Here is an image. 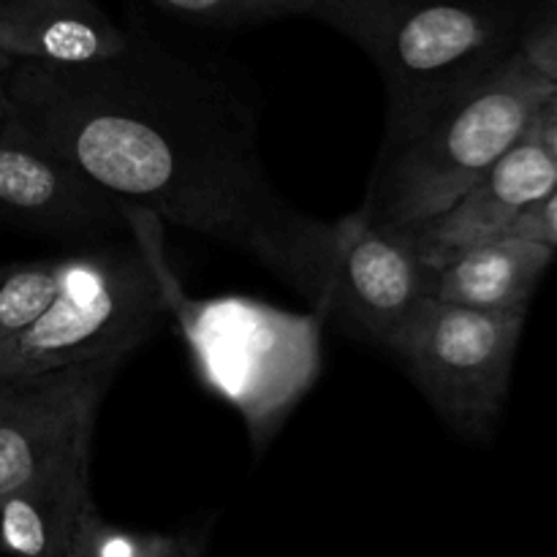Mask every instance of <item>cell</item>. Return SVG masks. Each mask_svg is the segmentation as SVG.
<instances>
[{
	"label": "cell",
	"instance_id": "ac0fdd59",
	"mask_svg": "<svg viewBox=\"0 0 557 557\" xmlns=\"http://www.w3.org/2000/svg\"><path fill=\"white\" fill-rule=\"evenodd\" d=\"M509 234L536 239V243H544L557 250V183L536 201V205H531L520 218H517V223L511 226Z\"/></svg>",
	"mask_w": 557,
	"mask_h": 557
},
{
	"label": "cell",
	"instance_id": "7a4b0ae2",
	"mask_svg": "<svg viewBox=\"0 0 557 557\" xmlns=\"http://www.w3.org/2000/svg\"><path fill=\"white\" fill-rule=\"evenodd\" d=\"M531 9L517 0H315L310 16L379 69L386 152L511 58Z\"/></svg>",
	"mask_w": 557,
	"mask_h": 557
},
{
	"label": "cell",
	"instance_id": "277c9868",
	"mask_svg": "<svg viewBox=\"0 0 557 557\" xmlns=\"http://www.w3.org/2000/svg\"><path fill=\"white\" fill-rule=\"evenodd\" d=\"M555 90L517 49L417 136L379 152L359 212L392 228L444 212L531 128Z\"/></svg>",
	"mask_w": 557,
	"mask_h": 557
},
{
	"label": "cell",
	"instance_id": "e0dca14e",
	"mask_svg": "<svg viewBox=\"0 0 557 557\" xmlns=\"http://www.w3.org/2000/svg\"><path fill=\"white\" fill-rule=\"evenodd\" d=\"M520 52L557 87V0L533 5L522 27Z\"/></svg>",
	"mask_w": 557,
	"mask_h": 557
},
{
	"label": "cell",
	"instance_id": "3957f363",
	"mask_svg": "<svg viewBox=\"0 0 557 557\" xmlns=\"http://www.w3.org/2000/svg\"><path fill=\"white\" fill-rule=\"evenodd\" d=\"M134 243L87 245L65 256L52 302L0 341V386L109 354H134L169 313L163 292L166 223L125 205Z\"/></svg>",
	"mask_w": 557,
	"mask_h": 557
},
{
	"label": "cell",
	"instance_id": "d6986e66",
	"mask_svg": "<svg viewBox=\"0 0 557 557\" xmlns=\"http://www.w3.org/2000/svg\"><path fill=\"white\" fill-rule=\"evenodd\" d=\"M531 125L539 134V139L544 141V147L553 152V158L557 161V90L547 98V103L539 109V114L533 117Z\"/></svg>",
	"mask_w": 557,
	"mask_h": 557
},
{
	"label": "cell",
	"instance_id": "30bf717a",
	"mask_svg": "<svg viewBox=\"0 0 557 557\" xmlns=\"http://www.w3.org/2000/svg\"><path fill=\"white\" fill-rule=\"evenodd\" d=\"M555 183L557 161L531 125L455 205L403 232L430 267H441L460 250L509 234Z\"/></svg>",
	"mask_w": 557,
	"mask_h": 557
},
{
	"label": "cell",
	"instance_id": "9c48e42d",
	"mask_svg": "<svg viewBox=\"0 0 557 557\" xmlns=\"http://www.w3.org/2000/svg\"><path fill=\"white\" fill-rule=\"evenodd\" d=\"M125 205L69 161L0 136V221L49 237H109L128 232Z\"/></svg>",
	"mask_w": 557,
	"mask_h": 557
},
{
	"label": "cell",
	"instance_id": "2e32d148",
	"mask_svg": "<svg viewBox=\"0 0 557 557\" xmlns=\"http://www.w3.org/2000/svg\"><path fill=\"white\" fill-rule=\"evenodd\" d=\"M163 14L199 25H259V22L310 16L315 0H147Z\"/></svg>",
	"mask_w": 557,
	"mask_h": 557
},
{
	"label": "cell",
	"instance_id": "8fae6325",
	"mask_svg": "<svg viewBox=\"0 0 557 557\" xmlns=\"http://www.w3.org/2000/svg\"><path fill=\"white\" fill-rule=\"evenodd\" d=\"M125 41L128 30L98 0H0V52L11 60L87 65Z\"/></svg>",
	"mask_w": 557,
	"mask_h": 557
},
{
	"label": "cell",
	"instance_id": "7402d4cb",
	"mask_svg": "<svg viewBox=\"0 0 557 557\" xmlns=\"http://www.w3.org/2000/svg\"><path fill=\"white\" fill-rule=\"evenodd\" d=\"M0 123H3V90H0Z\"/></svg>",
	"mask_w": 557,
	"mask_h": 557
},
{
	"label": "cell",
	"instance_id": "8992f818",
	"mask_svg": "<svg viewBox=\"0 0 557 557\" xmlns=\"http://www.w3.org/2000/svg\"><path fill=\"white\" fill-rule=\"evenodd\" d=\"M528 313H498L430 297L397 346L406 373L446 428L490 438L509 395Z\"/></svg>",
	"mask_w": 557,
	"mask_h": 557
},
{
	"label": "cell",
	"instance_id": "52a82bcc",
	"mask_svg": "<svg viewBox=\"0 0 557 557\" xmlns=\"http://www.w3.org/2000/svg\"><path fill=\"white\" fill-rule=\"evenodd\" d=\"M131 354H109L0 386V495L92 444L96 417Z\"/></svg>",
	"mask_w": 557,
	"mask_h": 557
},
{
	"label": "cell",
	"instance_id": "6da1fadb",
	"mask_svg": "<svg viewBox=\"0 0 557 557\" xmlns=\"http://www.w3.org/2000/svg\"><path fill=\"white\" fill-rule=\"evenodd\" d=\"M125 30V47L98 63L14 60L0 82V136L63 158L166 226L250 256L332 315L335 223L270 183L256 109L207 60Z\"/></svg>",
	"mask_w": 557,
	"mask_h": 557
},
{
	"label": "cell",
	"instance_id": "7c38bea8",
	"mask_svg": "<svg viewBox=\"0 0 557 557\" xmlns=\"http://www.w3.org/2000/svg\"><path fill=\"white\" fill-rule=\"evenodd\" d=\"M90 506L87 444L0 495V547L33 557H69L76 525Z\"/></svg>",
	"mask_w": 557,
	"mask_h": 557
},
{
	"label": "cell",
	"instance_id": "9a60e30c",
	"mask_svg": "<svg viewBox=\"0 0 557 557\" xmlns=\"http://www.w3.org/2000/svg\"><path fill=\"white\" fill-rule=\"evenodd\" d=\"M65 275V256L0 264V341L25 330L54 299Z\"/></svg>",
	"mask_w": 557,
	"mask_h": 557
},
{
	"label": "cell",
	"instance_id": "5b68a950",
	"mask_svg": "<svg viewBox=\"0 0 557 557\" xmlns=\"http://www.w3.org/2000/svg\"><path fill=\"white\" fill-rule=\"evenodd\" d=\"M163 292L201 379L245 413L253 441L264 444L319 370V324L248 299L194 302L169 261Z\"/></svg>",
	"mask_w": 557,
	"mask_h": 557
},
{
	"label": "cell",
	"instance_id": "4fadbf2b",
	"mask_svg": "<svg viewBox=\"0 0 557 557\" xmlns=\"http://www.w3.org/2000/svg\"><path fill=\"white\" fill-rule=\"evenodd\" d=\"M555 248L536 239L504 234L460 250L435 267L433 292L438 302L498 313H528L544 272L553 267Z\"/></svg>",
	"mask_w": 557,
	"mask_h": 557
},
{
	"label": "cell",
	"instance_id": "ffe728a7",
	"mask_svg": "<svg viewBox=\"0 0 557 557\" xmlns=\"http://www.w3.org/2000/svg\"><path fill=\"white\" fill-rule=\"evenodd\" d=\"M11 63H14V60H11V58H9V54H3V52H0V82H3V76H5V74H9Z\"/></svg>",
	"mask_w": 557,
	"mask_h": 557
},
{
	"label": "cell",
	"instance_id": "5bb4252c",
	"mask_svg": "<svg viewBox=\"0 0 557 557\" xmlns=\"http://www.w3.org/2000/svg\"><path fill=\"white\" fill-rule=\"evenodd\" d=\"M205 553V533L120 528L103 520L96 504L85 511L69 547V557H201Z\"/></svg>",
	"mask_w": 557,
	"mask_h": 557
},
{
	"label": "cell",
	"instance_id": "ba28073f",
	"mask_svg": "<svg viewBox=\"0 0 557 557\" xmlns=\"http://www.w3.org/2000/svg\"><path fill=\"white\" fill-rule=\"evenodd\" d=\"M332 315L392 354L433 292V272L403 228L379 226L359 210L335 223Z\"/></svg>",
	"mask_w": 557,
	"mask_h": 557
},
{
	"label": "cell",
	"instance_id": "44dd1931",
	"mask_svg": "<svg viewBox=\"0 0 557 557\" xmlns=\"http://www.w3.org/2000/svg\"><path fill=\"white\" fill-rule=\"evenodd\" d=\"M517 3H528V5H536V3H544V0H517Z\"/></svg>",
	"mask_w": 557,
	"mask_h": 557
}]
</instances>
